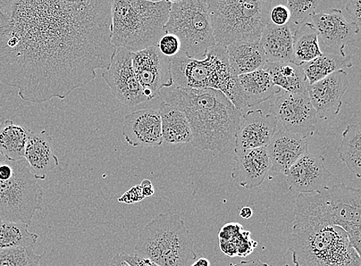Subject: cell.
Listing matches in <instances>:
<instances>
[{
  "mask_svg": "<svg viewBox=\"0 0 361 266\" xmlns=\"http://www.w3.org/2000/svg\"><path fill=\"white\" fill-rule=\"evenodd\" d=\"M353 66L351 57L331 51H322V55L302 65L308 85L314 84L329 75Z\"/></svg>",
  "mask_w": 361,
  "mask_h": 266,
  "instance_id": "4316f807",
  "label": "cell"
},
{
  "mask_svg": "<svg viewBox=\"0 0 361 266\" xmlns=\"http://www.w3.org/2000/svg\"><path fill=\"white\" fill-rule=\"evenodd\" d=\"M228 62L236 76L264 68L267 59L259 41H238L226 46Z\"/></svg>",
  "mask_w": 361,
  "mask_h": 266,
  "instance_id": "603a6c76",
  "label": "cell"
},
{
  "mask_svg": "<svg viewBox=\"0 0 361 266\" xmlns=\"http://www.w3.org/2000/svg\"><path fill=\"white\" fill-rule=\"evenodd\" d=\"M133 68L149 101L161 95L164 88L173 85L171 59L157 46L134 53Z\"/></svg>",
  "mask_w": 361,
  "mask_h": 266,
  "instance_id": "4fadbf2b",
  "label": "cell"
},
{
  "mask_svg": "<svg viewBox=\"0 0 361 266\" xmlns=\"http://www.w3.org/2000/svg\"><path fill=\"white\" fill-rule=\"evenodd\" d=\"M361 192L340 184L318 192L299 194L295 202V216L343 228L351 246L360 254Z\"/></svg>",
  "mask_w": 361,
  "mask_h": 266,
  "instance_id": "8992f818",
  "label": "cell"
},
{
  "mask_svg": "<svg viewBox=\"0 0 361 266\" xmlns=\"http://www.w3.org/2000/svg\"><path fill=\"white\" fill-rule=\"evenodd\" d=\"M7 160L8 159L5 155L1 151H0V165L6 162Z\"/></svg>",
  "mask_w": 361,
  "mask_h": 266,
  "instance_id": "f6af8a7d",
  "label": "cell"
},
{
  "mask_svg": "<svg viewBox=\"0 0 361 266\" xmlns=\"http://www.w3.org/2000/svg\"><path fill=\"white\" fill-rule=\"evenodd\" d=\"M123 259L131 266H161L146 258L135 254H128L124 252L120 253Z\"/></svg>",
  "mask_w": 361,
  "mask_h": 266,
  "instance_id": "74e56055",
  "label": "cell"
},
{
  "mask_svg": "<svg viewBox=\"0 0 361 266\" xmlns=\"http://www.w3.org/2000/svg\"><path fill=\"white\" fill-rule=\"evenodd\" d=\"M151 1H159V0H151Z\"/></svg>",
  "mask_w": 361,
  "mask_h": 266,
  "instance_id": "7dc6e473",
  "label": "cell"
},
{
  "mask_svg": "<svg viewBox=\"0 0 361 266\" xmlns=\"http://www.w3.org/2000/svg\"><path fill=\"white\" fill-rule=\"evenodd\" d=\"M167 0H111V43L136 53L157 46L166 34Z\"/></svg>",
  "mask_w": 361,
  "mask_h": 266,
  "instance_id": "277c9868",
  "label": "cell"
},
{
  "mask_svg": "<svg viewBox=\"0 0 361 266\" xmlns=\"http://www.w3.org/2000/svg\"><path fill=\"white\" fill-rule=\"evenodd\" d=\"M166 33L180 41V51L192 59L203 60L216 43L207 0H180L171 6Z\"/></svg>",
  "mask_w": 361,
  "mask_h": 266,
  "instance_id": "30bf717a",
  "label": "cell"
},
{
  "mask_svg": "<svg viewBox=\"0 0 361 266\" xmlns=\"http://www.w3.org/2000/svg\"><path fill=\"white\" fill-rule=\"evenodd\" d=\"M24 159L38 180H44L48 172L57 167L59 160L54 153L53 139L47 130L31 131Z\"/></svg>",
  "mask_w": 361,
  "mask_h": 266,
  "instance_id": "44dd1931",
  "label": "cell"
},
{
  "mask_svg": "<svg viewBox=\"0 0 361 266\" xmlns=\"http://www.w3.org/2000/svg\"><path fill=\"white\" fill-rule=\"evenodd\" d=\"M319 0H288V8L290 13V22L297 25L303 24L316 13Z\"/></svg>",
  "mask_w": 361,
  "mask_h": 266,
  "instance_id": "d6a6232c",
  "label": "cell"
},
{
  "mask_svg": "<svg viewBox=\"0 0 361 266\" xmlns=\"http://www.w3.org/2000/svg\"><path fill=\"white\" fill-rule=\"evenodd\" d=\"M30 132L26 127L6 120L0 128V151L9 160H23Z\"/></svg>",
  "mask_w": 361,
  "mask_h": 266,
  "instance_id": "f1b7e54d",
  "label": "cell"
},
{
  "mask_svg": "<svg viewBox=\"0 0 361 266\" xmlns=\"http://www.w3.org/2000/svg\"><path fill=\"white\" fill-rule=\"evenodd\" d=\"M235 166L231 178L245 189H252L262 185L271 169L266 147L234 148Z\"/></svg>",
  "mask_w": 361,
  "mask_h": 266,
  "instance_id": "ac0fdd59",
  "label": "cell"
},
{
  "mask_svg": "<svg viewBox=\"0 0 361 266\" xmlns=\"http://www.w3.org/2000/svg\"><path fill=\"white\" fill-rule=\"evenodd\" d=\"M157 47L163 55L171 58L180 52L181 44L178 37L171 33H166L159 39Z\"/></svg>",
  "mask_w": 361,
  "mask_h": 266,
  "instance_id": "836d02e7",
  "label": "cell"
},
{
  "mask_svg": "<svg viewBox=\"0 0 361 266\" xmlns=\"http://www.w3.org/2000/svg\"><path fill=\"white\" fill-rule=\"evenodd\" d=\"M191 266H211V262L207 259H205V258H200L194 264H192Z\"/></svg>",
  "mask_w": 361,
  "mask_h": 266,
  "instance_id": "ee69618b",
  "label": "cell"
},
{
  "mask_svg": "<svg viewBox=\"0 0 361 266\" xmlns=\"http://www.w3.org/2000/svg\"><path fill=\"white\" fill-rule=\"evenodd\" d=\"M361 3L360 0H348L345 10L350 15L353 23H355L358 27L360 28L361 18Z\"/></svg>",
  "mask_w": 361,
  "mask_h": 266,
  "instance_id": "8d00e7d4",
  "label": "cell"
},
{
  "mask_svg": "<svg viewBox=\"0 0 361 266\" xmlns=\"http://www.w3.org/2000/svg\"><path fill=\"white\" fill-rule=\"evenodd\" d=\"M243 126L235 135V148L251 149L266 147L276 132L278 120L271 113L262 110L248 111L242 115Z\"/></svg>",
  "mask_w": 361,
  "mask_h": 266,
  "instance_id": "d6986e66",
  "label": "cell"
},
{
  "mask_svg": "<svg viewBox=\"0 0 361 266\" xmlns=\"http://www.w3.org/2000/svg\"><path fill=\"white\" fill-rule=\"evenodd\" d=\"M290 189L298 194L318 192L326 186L331 173L324 158L308 151L284 173Z\"/></svg>",
  "mask_w": 361,
  "mask_h": 266,
  "instance_id": "9a60e30c",
  "label": "cell"
},
{
  "mask_svg": "<svg viewBox=\"0 0 361 266\" xmlns=\"http://www.w3.org/2000/svg\"><path fill=\"white\" fill-rule=\"evenodd\" d=\"M238 80L246 107L264 103L281 90L273 84L270 75L264 68L240 75Z\"/></svg>",
  "mask_w": 361,
  "mask_h": 266,
  "instance_id": "cb8c5ba5",
  "label": "cell"
},
{
  "mask_svg": "<svg viewBox=\"0 0 361 266\" xmlns=\"http://www.w3.org/2000/svg\"><path fill=\"white\" fill-rule=\"evenodd\" d=\"M288 249L295 266H361L347 232L322 222L295 216Z\"/></svg>",
  "mask_w": 361,
  "mask_h": 266,
  "instance_id": "3957f363",
  "label": "cell"
},
{
  "mask_svg": "<svg viewBox=\"0 0 361 266\" xmlns=\"http://www.w3.org/2000/svg\"><path fill=\"white\" fill-rule=\"evenodd\" d=\"M266 148L271 171L284 174L308 151V140L307 137L279 130Z\"/></svg>",
  "mask_w": 361,
  "mask_h": 266,
  "instance_id": "ffe728a7",
  "label": "cell"
},
{
  "mask_svg": "<svg viewBox=\"0 0 361 266\" xmlns=\"http://www.w3.org/2000/svg\"><path fill=\"white\" fill-rule=\"evenodd\" d=\"M168 2L171 3V4L178 3L180 1V0H167Z\"/></svg>",
  "mask_w": 361,
  "mask_h": 266,
  "instance_id": "bcb514c9",
  "label": "cell"
},
{
  "mask_svg": "<svg viewBox=\"0 0 361 266\" xmlns=\"http://www.w3.org/2000/svg\"><path fill=\"white\" fill-rule=\"evenodd\" d=\"M233 266H272L267 263L260 261L259 259H254L247 261H242L238 264H235Z\"/></svg>",
  "mask_w": 361,
  "mask_h": 266,
  "instance_id": "60d3db41",
  "label": "cell"
},
{
  "mask_svg": "<svg viewBox=\"0 0 361 266\" xmlns=\"http://www.w3.org/2000/svg\"><path fill=\"white\" fill-rule=\"evenodd\" d=\"M290 13L287 6L278 5L271 9L270 13V22L278 26H283L289 23Z\"/></svg>",
  "mask_w": 361,
  "mask_h": 266,
  "instance_id": "e575fe53",
  "label": "cell"
},
{
  "mask_svg": "<svg viewBox=\"0 0 361 266\" xmlns=\"http://www.w3.org/2000/svg\"><path fill=\"white\" fill-rule=\"evenodd\" d=\"M243 228L240 223L230 222L226 224L219 232V240H229Z\"/></svg>",
  "mask_w": 361,
  "mask_h": 266,
  "instance_id": "f35d334b",
  "label": "cell"
},
{
  "mask_svg": "<svg viewBox=\"0 0 361 266\" xmlns=\"http://www.w3.org/2000/svg\"><path fill=\"white\" fill-rule=\"evenodd\" d=\"M263 68L270 75L275 87L292 94L307 92L308 82L302 66L290 63H267Z\"/></svg>",
  "mask_w": 361,
  "mask_h": 266,
  "instance_id": "484cf974",
  "label": "cell"
},
{
  "mask_svg": "<svg viewBox=\"0 0 361 266\" xmlns=\"http://www.w3.org/2000/svg\"><path fill=\"white\" fill-rule=\"evenodd\" d=\"M140 186L141 187L142 194L145 196V198L153 196L154 195L155 189L150 180H142Z\"/></svg>",
  "mask_w": 361,
  "mask_h": 266,
  "instance_id": "ab89813d",
  "label": "cell"
},
{
  "mask_svg": "<svg viewBox=\"0 0 361 266\" xmlns=\"http://www.w3.org/2000/svg\"><path fill=\"white\" fill-rule=\"evenodd\" d=\"M259 44L267 63H293V33L289 23L278 26L269 22L260 37Z\"/></svg>",
  "mask_w": 361,
  "mask_h": 266,
  "instance_id": "7402d4cb",
  "label": "cell"
},
{
  "mask_svg": "<svg viewBox=\"0 0 361 266\" xmlns=\"http://www.w3.org/2000/svg\"><path fill=\"white\" fill-rule=\"evenodd\" d=\"M44 190L25 159L0 165V220L30 225L42 211Z\"/></svg>",
  "mask_w": 361,
  "mask_h": 266,
  "instance_id": "9c48e42d",
  "label": "cell"
},
{
  "mask_svg": "<svg viewBox=\"0 0 361 266\" xmlns=\"http://www.w3.org/2000/svg\"><path fill=\"white\" fill-rule=\"evenodd\" d=\"M164 102L187 116L192 131L191 144L202 151L221 152L241 126V111L219 90L164 88Z\"/></svg>",
  "mask_w": 361,
  "mask_h": 266,
  "instance_id": "7a4b0ae2",
  "label": "cell"
},
{
  "mask_svg": "<svg viewBox=\"0 0 361 266\" xmlns=\"http://www.w3.org/2000/svg\"><path fill=\"white\" fill-rule=\"evenodd\" d=\"M123 136L133 147H159L164 144L159 110L145 109L124 116Z\"/></svg>",
  "mask_w": 361,
  "mask_h": 266,
  "instance_id": "e0dca14e",
  "label": "cell"
},
{
  "mask_svg": "<svg viewBox=\"0 0 361 266\" xmlns=\"http://www.w3.org/2000/svg\"><path fill=\"white\" fill-rule=\"evenodd\" d=\"M38 239L27 224L0 220V249L35 246Z\"/></svg>",
  "mask_w": 361,
  "mask_h": 266,
  "instance_id": "4dcf8cb0",
  "label": "cell"
},
{
  "mask_svg": "<svg viewBox=\"0 0 361 266\" xmlns=\"http://www.w3.org/2000/svg\"><path fill=\"white\" fill-rule=\"evenodd\" d=\"M216 44L259 41L273 0H207Z\"/></svg>",
  "mask_w": 361,
  "mask_h": 266,
  "instance_id": "ba28073f",
  "label": "cell"
},
{
  "mask_svg": "<svg viewBox=\"0 0 361 266\" xmlns=\"http://www.w3.org/2000/svg\"><path fill=\"white\" fill-rule=\"evenodd\" d=\"M164 142L169 144H186L192 139L190 122L185 114L163 102L159 106Z\"/></svg>",
  "mask_w": 361,
  "mask_h": 266,
  "instance_id": "d4e9b609",
  "label": "cell"
},
{
  "mask_svg": "<svg viewBox=\"0 0 361 266\" xmlns=\"http://www.w3.org/2000/svg\"><path fill=\"white\" fill-rule=\"evenodd\" d=\"M110 266H131L127 262H126L121 254H116L113 257Z\"/></svg>",
  "mask_w": 361,
  "mask_h": 266,
  "instance_id": "b9f144b4",
  "label": "cell"
},
{
  "mask_svg": "<svg viewBox=\"0 0 361 266\" xmlns=\"http://www.w3.org/2000/svg\"><path fill=\"white\" fill-rule=\"evenodd\" d=\"M341 161L348 170L360 178L361 165V125L360 122L349 125L342 135L338 148Z\"/></svg>",
  "mask_w": 361,
  "mask_h": 266,
  "instance_id": "f546056e",
  "label": "cell"
},
{
  "mask_svg": "<svg viewBox=\"0 0 361 266\" xmlns=\"http://www.w3.org/2000/svg\"><path fill=\"white\" fill-rule=\"evenodd\" d=\"M115 51L111 0H0V82L24 101L64 99Z\"/></svg>",
  "mask_w": 361,
  "mask_h": 266,
  "instance_id": "6da1fadb",
  "label": "cell"
},
{
  "mask_svg": "<svg viewBox=\"0 0 361 266\" xmlns=\"http://www.w3.org/2000/svg\"><path fill=\"white\" fill-rule=\"evenodd\" d=\"M313 26L319 33L323 51L346 54L344 49L355 43L360 28L350 23L341 10L331 9L329 13H318L310 16Z\"/></svg>",
  "mask_w": 361,
  "mask_h": 266,
  "instance_id": "5bb4252c",
  "label": "cell"
},
{
  "mask_svg": "<svg viewBox=\"0 0 361 266\" xmlns=\"http://www.w3.org/2000/svg\"><path fill=\"white\" fill-rule=\"evenodd\" d=\"M349 87L348 73L343 70L307 85V92L317 115L327 119L331 115H337L342 106V97Z\"/></svg>",
  "mask_w": 361,
  "mask_h": 266,
  "instance_id": "2e32d148",
  "label": "cell"
},
{
  "mask_svg": "<svg viewBox=\"0 0 361 266\" xmlns=\"http://www.w3.org/2000/svg\"><path fill=\"white\" fill-rule=\"evenodd\" d=\"M133 251L161 266H188L197 259L194 239L178 214H159L142 230Z\"/></svg>",
  "mask_w": 361,
  "mask_h": 266,
  "instance_id": "52a82bcc",
  "label": "cell"
},
{
  "mask_svg": "<svg viewBox=\"0 0 361 266\" xmlns=\"http://www.w3.org/2000/svg\"><path fill=\"white\" fill-rule=\"evenodd\" d=\"M145 198V196L142 194L140 186L137 185L132 187L128 192L118 198V201L126 204H134L144 201Z\"/></svg>",
  "mask_w": 361,
  "mask_h": 266,
  "instance_id": "d590c367",
  "label": "cell"
},
{
  "mask_svg": "<svg viewBox=\"0 0 361 266\" xmlns=\"http://www.w3.org/2000/svg\"><path fill=\"white\" fill-rule=\"evenodd\" d=\"M42 256L35 246L0 249V266H39Z\"/></svg>",
  "mask_w": 361,
  "mask_h": 266,
  "instance_id": "1f68e13d",
  "label": "cell"
},
{
  "mask_svg": "<svg viewBox=\"0 0 361 266\" xmlns=\"http://www.w3.org/2000/svg\"><path fill=\"white\" fill-rule=\"evenodd\" d=\"M276 95L269 111L284 130L307 138L313 136L317 115L307 92L292 94L281 89Z\"/></svg>",
  "mask_w": 361,
  "mask_h": 266,
  "instance_id": "8fae6325",
  "label": "cell"
},
{
  "mask_svg": "<svg viewBox=\"0 0 361 266\" xmlns=\"http://www.w3.org/2000/svg\"><path fill=\"white\" fill-rule=\"evenodd\" d=\"M253 210L250 207L245 206L243 207L240 211V217L245 220H248L253 215Z\"/></svg>",
  "mask_w": 361,
  "mask_h": 266,
  "instance_id": "7bdbcfd3",
  "label": "cell"
},
{
  "mask_svg": "<svg viewBox=\"0 0 361 266\" xmlns=\"http://www.w3.org/2000/svg\"><path fill=\"white\" fill-rule=\"evenodd\" d=\"M133 54L127 49L116 48L110 65L102 74L117 101L130 107L149 101L133 68Z\"/></svg>",
  "mask_w": 361,
  "mask_h": 266,
  "instance_id": "7c38bea8",
  "label": "cell"
},
{
  "mask_svg": "<svg viewBox=\"0 0 361 266\" xmlns=\"http://www.w3.org/2000/svg\"><path fill=\"white\" fill-rule=\"evenodd\" d=\"M293 64L302 66L322 55L319 33L312 23H305L293 34Z\"/></svg>",
  "mask_w": 361,
  "mask_h": 266,
  "instance_id": "83f0119b",
  "label": "cell"
},
{
  "mask_svg": "<svg viewBox=\"0 0 361 266\" xmlns=\"http://www.w3.org/2000/svg\"><path fill=\"white\" fill-rule=\"evenodd\" d=\"M170 59L175 87L219 90L238 110L246 107L238 76L228 62L226 46L216 44L209 49L203 60L192 59L181 51Z\"/></svg>",
  "mask_w": 361,
  "mask_h": 266,
  "instance_id": "5b68a950",
  "label": "cell"
}]
</instances>
